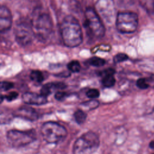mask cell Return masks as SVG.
<instances>
[{
	"label": "cell",
	"mask_w": 154,
	"mask_h": 154,
	"mask_svg": "<svg viewBox=\"0 0 154 154\" xmlns=\"http://www.w3.org/2000/svg\"><path fill=\"white\" fill-rule=\"evenodd\" d=\"M64 44L70 48L79 46L82 42V32L77 19L72 16L65 17L60 25Z\"/></svg>",
	"instance_id": "obj_1"
},
{
	"label": "cell",
	"mask_w": 154,
	"mask_h": 154,
	"mask_svg": "<svg viewBox=\"0 0 154 154\" xmlns=\"http://www.w3.org/2000/svg\"><path fill=\"white\" fill-rule=\"evenodd\" d=\"M30 22L35 37L41 42L49 38L52 32L53 23L47 13L44 12L41 8H36L33 11Z\"/></svg>",
	"instance_id": "obj_2"
},
{
	"label": "cell",
	"mask_w": 154,
	"mask_h": 154,
	"mask_svg": "<svg viewBox=\"0 0 154 154\" xmlns=\"http://www.w3.org/2000/svg\"><path fill=\"white\" fill-rule=\"evenodd\" d=\"M40 132L44 140L51 144L61 141L66 138L67 134L64 126L54 122H47L43 123Z\"/></svg>",
	"instance_id": "obj_3"
},
{
	"label": "cell",
	"mask_w": 154,
	"mask_h": 154,
	"mask_svg": "<svg viewBox=\"0 0 154 154\" xmlns=\"http://www.w3.org/2000/svg\"><path fill=\"white\" fill-rule=\"evenodd\" d=\"M99 146L97 135L93 132H87L75 141L73 153L75 154H90L94 152Z\"/></svg>",
	"instance_id": "obj_4"
},
{
	"label": "cell",
	"mask_w": 154,
	"mask_h": 154,
	"mask_svg": "<svg viewBox=\"0 0 154 154\" xmlns=\"http://www.w3.org/2000/svg\"><path fill=\"white\" fill-rule=\"evenodd\" d=\"M85 27L93 37L100 38L105 34V27L97 12L92 8H88L85 12Z\"/></svg>",
	"instance_id": "obj_5"
},
{
	"label": "cell",
	"mask_w": 154,
	"mask_h": 154,
	"mask_svg": "<svg viewBox=\"0 0 154 154\" xmlns=\"http://www.w3.org/2000/svg\"><path fill=\"white\" fill-rule=\"evenodd\" d=\"M14 34L17 42L23 46L31 44L35 37L31 22L26 19H20L16 22Z\"/></svg>",
	"instance_id": "obj_6"
},
{
	"label": "cell",
	"mask_w": 154,
	"mask_h": 154,
	"mask_svg": "<svg viewBox=\"0 0 154 154\" xmlns=\"http://www.w3.org/2000/svg\"><path fill=\"white\" fill-rule=\"evenodd\" d=\"M138 26V16L132 12L119 13L116 18V27L122 33L134 32Z\"/></svg>",
	"instance_id": "obj_7"
},
{
	"label": "cell",
	"mask_w": 154,
	"mask_h": 154,
	"mask_svg": "<svg viewBox=\"0 0 154 154\" xmlns=\"http://www.w3.org/2000/svg\"><path fill=\"white\" fill-rule=\"evenodd\" d=\"M7 139L11 146L20 147L32 143L35 140V135L32 131L10 130L7 134Z\"/></svg>",
	"instance_id": "obj_8"
},
{
	"label": "cell",
	"mask_w": 154,
	"mask_h": 154,
	"mask_svg": "<svg viewBox=\"0 0 154 154\" xmlns=\"http://www.w3.org/2000/svg\"><path fill=\"white\" fill-rule=\"evenodd\" d=\"M12 23L13 17L10 10L7 7L0 5V32L8 31Z\"/></svg>",
	"instance_id": "obj_9"
},
{
	"label": "cell",
	"mask_w": 154,
	"mask_h": 154,
	"mask_svg": "<svg viewBox=\"0 0 154 154\" xmlns=\"http://www.w3.org/2000/svg\"><path fill=\"white\" fill-rule=\"evenodd\" d=\"M15 117H20L26 120L33 122L38 119V114L35 109L28 106H23L13 112Z\"/></svg>",
	"instance_id": "obj_10"
},
{
	"label": "cell",
	"mask_w": 154,
	"mask_h": 154,
	"mask_svg": "<svg viewBox=\"0 0 154 154\" xmlns=\"http://www.w3.org/2000/svg\"><path fill=\"white\" fill-rule=\"evenodd\" d=\"M22 99L25 103L32 105H41L48 102L47 97L41 93L26 92L23 94Z\"/></svg>",
	"instance_id": "obj_11"
},
{
	"label": "cell",
	"mask_w": 154,
	"mask_h": 154,
	"mask_svg": "<svg viewBox=\"0 0 154 154\" xmlns=\"http://www.w3.org/2000/svg\"><path fill=\"white\" fill-rule=\"evenodd\" d=\"M97 10L105 17L112 16L114 13V5L112 0H99L96 4Z\"/></svg>",
	"instance_id": "obj_12"
},
{
	"label": "cell",
	"mask_w": 154,
	"mask_h": 154,
	"mask_svg": "<svg viewBox=\"0 0 154 154\" xmlns=\"http://www.w3.org/2000/svg\"><path fill=\"white\" fill-rule=\"evenodd\" d=\"M66 87V85L61 82H50L43 85L40 90V93L45 96H48L55 90H63Z\"/></svg>",
	"instance_id": "obj_13"
},
{
	"label": "cell",
	"mask_w": 154,
	"mask_h": 154,
	"mask_svg": "<svg viewBox=\"0 0 154 154\" xmlns=\"http://www.w3.org/2000/svg\"><path fill=\"white\" fill-rule=\"evenodd\" d=\"M13 117H14L13 113H10L5 109L0 108V124H4L10 122Z\"/></svg>",
	"instance_id": "obj_14"
},
{
	"label": "cell",
	"mask_w": 154,
	"mask_h": 154,
	"mask_svg": "<svg viewBox=\"0 0 154 154\" xmlns=\"http://www.w3.org/2000/svg\"><path fill=\"white\" fill-rule=\"evenodd\" d=\"M30 79L37 83H40L44 80V76L43 73L38 70H34L31 71L29 75Z\"/></svg>",
	"instance_id": "obj_15"
},
{
	"label": "cell",
	"mask_w": 154,
	"mask_h": 154,
	"mask_svg": "<svg viewBox=\"0 0 154 154\" xmlns=\"http://www.w3.org/2000/svg\"><path fill=\"white\" fill-rule=\"evenodd\" d=\"M116 83V79L114 75H108L102 76V84L105 87H111L114 85Z\"/></svg>",
	"instance_id": "obj_16"
},
{
	"label": "cell",
	"mask_w": 154,
	"mask_h": 154,
	"mask_svg": "<svg viewBox=\"0 0 154 154\" xmlns=\"http://www.w3.org/2000/svg\"><path fill=\"white\" fill-rule=\"evenodd\" d=\"M74 117L76 123L81 125L85 122L87 118V114L83 111L78 109L74 113Z\"/></svg>",
	"instance_id": "obj_17"
},
{
	"label": "cell",
	"mask_w": 154,
	"mask_h": 154,
	"mask_svg": "<svg viewBox=\"0 0 154 154\" xmlns=\"http://www.w3.org/2000/svg\"><path fill=\"white\" fill-rule=\"evenodd\" d=\"M67 68L71 72L78 73L81 69V65L78 61L72 60L68 63Z\"/></svg>",
	"instance_id": "obj_18"
},
{
	"label": "cell",
	"mask_w": 154,
	"mask_h": 154,
	"mask_svg": "<svg viewBox=\"0 0 154 154\" xmlns=\"http://www.w3.org/2000/svg\"><path fill=\"white\" fill-rule=\"evenodd\" d=\"M88 63L91 66H93L94 67H101L105 64V60L100 57H94L91 58L88 60Z\"/></svg>",
	"instance_id": "obj_19"
},
{
	"label": "cell",
	"mask_w": 154,
	"mask_h": 154,
	"mask_svg": "<svg viewBox=\"0 0 154 154\" xmlns=\"http://www.w3.org/2000/svg\"><path fill=\"white\" fill-rule=\"evenodd\" d=\"M141 5L148 11H154V0H140Z\"/></svg>",
	"instance_id": "obj_20"
},
{
	"label": "cell",
	"mask_w": 154,
	"mask_h": 154,
	"mask_svg": "<svg viewBox=\"0 0 154 154\" xmlns=\"http://www.w3.org/2000/svg\"><path fill=\"white\" fill-rule=\"evenodd\" d=\"M14 84L9 81H0V91H8L13 88Z\"/></svg>",
	"instance_id": "obj_21"
},
{
	"label": "cell",
	"mask_w": 154,
	"mask_h": 154,
	"mask_svg": "<svg viewBox=\"0 0 154 154\" xmlns=\"http://www.w3.org/2000/svg\"><path fill=\"white\" fill-rule=\"evenodd\" d=\"M129 58L128 55L124 53H119L115 55L114 57V61L115 63H120L121 62L125 61Z\"/></svg>",
	"instance_id": "obj_22"
},
{
	"label": "cell",
	"mask_w": 154,
	"mask_h": 154,
	"mask_svg": "<svg viewBox=\"0 0 154 154\" xmlns=\"http://www.w3.org/2000/svg\"><path fill=\"white\" fill-rule=\"evenodd\" d=\"M137 87L141 89H146L149 87V84L145 78H139L136 82Z\"/></svg>",
	"instance_id": "obj_23"
},
{
	"label": "cell",
	"mask_w": 154,
	"mask_h": 154,
	"mask_svg": "<svg viewBox=\"0 0 154 154\" xmlns=\"http://www.w3.org/2000/svg\"><path fill=\"white\" fill-rule=\"evenodd\" d=\"M86 95L89 98L94 99L99 96L100 93H99V91L96 88H91L87 91Z\"/></svg>",
	"instance_id": "obj_24"
},
{
	"label": "cell",
	"mask_w": 154,
	"mask_h": 154,
	"mask_svg": "<svg viewBox=\"0 0 154 154\" xmlns=\"http://www.w3.org/2000/svg\"><path fill=\"white\" fill-rule=\"evenodd\" d=\"M99 103L97 100H89L88 102H86L85 103H83L84 106L85 107H87L88 108L90 109H94L96 107L98 106Z\"/></svg>",
	"instance_id": "obj_25"
},
{
	"label": "cell",
	"mask_w": 154,
	"mask_h": 154,
	"mask_svg": "<svg viewBox=\"0 0 154 154\" xmlns=\"http://www.w3.org/2000/svg\"><path fill=\"white\" fill-rule=\"evenodd\" d=\"M68 96V94L64 91H57L55 94V98L59 101H62Z\"/></svg>",
	"instance_id": "obj_26"
},
{
	"label": "cell",
	"mask_w": 154,
	"mask_h": 154,
	"mask_svg": "<svg viewBox=\"0 0 154 154\" xmlns=\"http://www.w3.org/2000/svg\"><path fill=\"white\" fill-rule=\"evenodd\" d=\"M17 97H18V93L16 91H12V92H10L9 93H8L6 95H5L4 98L7 100H8L9 102H11L12 100H15Z\"/></svg>",
	"instance_id": "obj_27"
},
{
	"label": "cell",
	"mask_w": 154,
	"mask_h": 154,
	"mask_svg": "<svg viewBox=\"0 0 154 154\" xmlns=\"http://www.w3.org/2000/svg\"><path fill=\"white\" fill-rule=\"evenodd\" d=\"M115 73V70L114 69H111V68H109V69H105V70H103L101 72H100L99 73V75L100 76H105V75H114Z\"/></svg>",
	"instance_id": "obj_28"
},
{
	"label": "cell",
	"mask_w": 154,
	"mask_h": 154,
	"mask_svg": "<svg viewBox=\"0 0 154 154\" xmlns=\"http://www.w3.org/2000/svg\"><path fill=\"white\" fill-rule=\"evenodd\" d=\"M149 147L150 148H151L152 149L154 150V140L150 141V143H149Z\"/></svg>",
	"instance_id": "obj_29"
},
{
	"label": "cell",
	"mask_w": 154,
	"mask_h": 154,
	"mask_svg": "<svg viewBox=\"0 0 154 154\" xmlns=\"http://www.w3.org/2000/svg\"><path fill=\"white\" fill-rule=\"evenodd\" d=\"M4 99V96L0 93V103H1L2 102V101H3Z\"/></svg>",
	"instance_id": "obj_30"
}]
</instances>
